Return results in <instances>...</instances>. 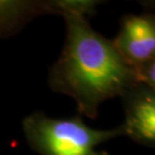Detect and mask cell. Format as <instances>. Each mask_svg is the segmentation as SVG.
<instances>
[{
    "mask_svg": "<svg viewBox=\"0 0 155 155\" xmlns=\"http://www.w3.org/2000/svg\"><path fill=\"white\" fill-rule=\"evenodd\" d=\"M64 17L67 39L49 72L48 84L54 92L73 98L81 114L94 119L104 101L138 85L132 67L112 40L96 32L86 17Z\"/></svg>",
    "mask_w": 155,
    "mask_h": 155,
    "instance_id": "6da1fadb",
    "label": "cell"
},
{
    "mask_svg": "<svg viewBox=\"0 0 155 155\" xmlns=\"http://www.w3.org/2000/svg\"><path fill=\"white\" fill-rule=\"evenodd\" d=\"M22 128L30 147L41 155H107L96 147L124 134L122 126L96 130L87 126L81 117L60 120L40 112L25 118Z\"/></svg>",
    "mask_w": 155,
    "mask_h": 155,
    "instance_id": "7a4b0ae2",
    "label": "cell"
},
{
    "mask_svg": "<svg viewBox=\"0 0 155 155\" xmlns=\"http://www.w3.org/2000/svg\"><path fill=\"white\" fill-rule=\"evenodd\" d=\"M124 100L125 122L123 133L135 142L146 146L155 143V91L138 85L127 90L121 96Z\"/></svg>",
    "mask_w": 155,
    "mask_h": 155,
    "instance_id": "3957f363",
    "label": "cell"
},
{
    "mask_svg": "<svg viewBox=\"0 0 155 155\" xmlns=\"http://www.w3.org/2000/svg\"><path fill=\"white\" fill-rule=\"evenodd\" d=\"M130 66L155 58V20L153 14L126 15L117 38L112 40Z\"/></svg>",
    "mask_w": 155,
    "mask_h": 155,
    "instance_id": "277c9868",
    "label": "cell"
},
{
    "mask_svg": "<svg viewBox=\"0 0 155 155\" xmlns=\"http://www.w3.org/2000/svg\"><path fill=\"white\" fill-rule=\"evenodd\" d=\"M48 12V1L0 0V35L14 31L32 17Z\"/></svg>",
    "mask_w": 155,
    "mask_h": 155,
    "instance_id": "5b68a950",
    "label": "cell"
},
{
    "mask_svg": "<svg viewBox=\"0 0 155 155\" xmlns=\"http://www.w3.org/2000/svg\"><path fill=\"white\" fill-rule=\"evenodd\" d=\"M100 1L94 0H54L48 1L51 13L61 14L63 16H84L94 14Z\"/></svg>",
    "mask_w": 155,
    "mask_h": 155,
    "instance_id": "8992f818",
    "label": "cell"
},
{
    "mask_svg": "<svg viewBox=\"0 0 155 155\" xmlns=\"http://www.w3.org/2000/svg\"><path fill=\"white\" fill-rule=\"evenodd\" d=\"M131 67L137 85L155 89V58L133 64Z\"/></svg>",
    "mask_w": 155,
    "mask_h": 155,
    "instance_id": "52a82bcc",
    "label": "cell"
}]
</instances>
